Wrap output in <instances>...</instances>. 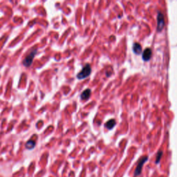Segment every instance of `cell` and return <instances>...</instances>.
Masks as SVG:
<instances>
[{"mask_svg": "<svg viewBox=\"0 0 177 177\" xmlns=\"http://www.w3.org/2000/svg\"><path fill=\"white\" fill-rule=\"evenodd\" d=\"M91 68L89 64H86L83 69H82V71L77 75L78 79L79 80H82L85 79L91 75Z\"/></svg>", "mask_w": 177, "mask_h": 177, "instance_id": "obj_1", "label": "cell"}, {"mask_svg": "<svg viewBox=\"0 0 177 177\" xmlns=\"http://www.w3.org/2000/svg\"><path fill=\"white\" fill-rule=\"evenodd\" d=\"M165 24V18L164 15L161 12H159L157 15V30L159 32L161 31L164 28Z\"/></svg>", "mask_w": 177, "mask_h": 177, "instance_id": "obj_2", "label": "cell"}, {"mask_svg": "<svg viewBox=\"0 0 177 177\" xmlns=\"http://www.w3.org/2000/svg\"><path fill=\"white\" fill-rule=\"evenodd\" d=\"M37 53V50H33L32 51L31 53L28 55L26 58L24 59V60L23 61V64L25 66H29L31 65L32 62H33V58L35 57V54Z\"/></svg>", "mask_w": 177, "mask_h": 177, "instance_id": "obj_3", "label": "cell"}, {"mask_svg": "<svg viewBox=\"0 0 177 177\" xmlns=\"http://www.w3.org/2000/svg\"><path fill=\"white\" fill-rule=\"evenodd\" d=\"M147 159H148L147 156H143V157L141 158V159H140V161H139L138 163L137 167L135 170L136 176H138V175H140V174L141 173V171H142V168H143V167L144 163L147 161Z\"/></svg>", "mask_w": 177, "mask_h": 177, "instance_id": "obj_4", "label": "cell"}, {"mask_svg": "<svg viewBox=\"0 0 177 177\" xmlns=\"http://www.w3.org/2000/svg\"><path fill=\"white\" fill-rule=\"evenodd\" d=\"M151 55H152V51H151V49H145L143 53V59L144 61H149L151 59Z\"/></svg>", "mask_w": 177, "mask_h": 177, "instance_id": "obj_5", "label": "cell"}, {"mask_svg": "<svg viewBox=\"0 0 177 177\" xmlns=\"http://www.w3.org/2000/svg\"><path fill=\"white\" fill-rule=\"evenodd\" d=\"M133 51L136 55H141L142 53V47L140 44L134 43L133 45Z\"/></svg>", "mask_w": 177, "mask_h": 177, "instance_id": "obj_6", "label": "cell"}, {"mask_svg": "<svg viewBox=\"0 0 177 177\" xmlns=\"http://www.w3.org/2000/svg\"><path fill=\"white\" fill-rule=\"evenodd\" d=\"M91 90L89 89V88H87V89L84 90V91H83L82 93L81 94V99L83 100H87L88 98H90V96H91Z\"/></svg>", "mask_w": 177, "mask_h": 177, "instance_id": "obj_7", "label": "cell"}, {"mask_svg": "<svg viewBox=\"0 0 177 177\" xmlns=\"http://www.w3.org/2000/svg\"><path fill=\"white\" fill-rule=\"evenodd\" d=\"M116 124V120L114 119H111V120H108V121L105 123V127L108 129L111 130V129H112L115 127Z\"/></svg>", "mask_w": 177, "mask_h": 177, "instance_id": "obj_8", "label": "cell"}, {"mask_svg": "<svg viewBox=\"0 0 177 177\" xmlns=\"http://www.w3.org/2000/svg\"><path fill=\"white\" fill-rule=\"evenodd\" d=\"M35 141H32V140L28 141L26 144V147L28 149H33V148L35 147Z\"/></svg>", "mask_w": 177, "mask_h": 177, "instance_id": "obj_9", "label": "cell"}, {"mask_svg": "<svg viewBox=\"0 0 177 177\" xmlns=\"http://www.w3.org/2000/svg\"><path fill=\"white\" fill-rule=\"evenodd\" d=\"M163 155V151H159V153H158L157 156H156V163H159L160 162V160L161 159V156Z\"/></svg>", "mask_w": 177, "mask_h": 177, "instance_id": "obj_10", "label": "cell"}]
</instances>
